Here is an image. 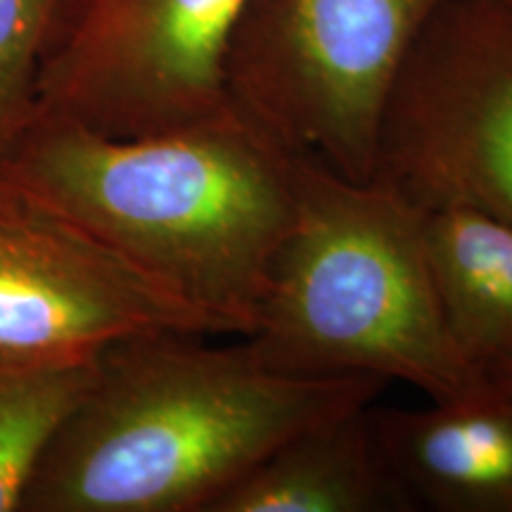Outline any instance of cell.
Returning a JSON list of instances; mask_svg holds the SVG:
<instances>
[{
  "label": "cell",
  "instance_id": "6da1fadb",
  "mask_svg": "<svg viewBox=\"0 0 512 512\" xmlns=\"http://www.w3.org/2000/svg\"><path fill=\"white\" fill-rule=\"evenodd\" d=\"M0 185L240 337L259 325L294 211L292 155L235 110L138 138L34 112L0 152Z\"/></svg>",
  "mask_w": 512,
  "mask_h": 512
},
{
  "label": "cell",
  "instance_id": "7a4b0ae2",
  "mask_svg": "<svg viewBox=\"0 0 512 512\" xmlns=\"http://www.w3.org/2000/svg\"><path fill=\"white\" fill-rule=\"evenodd\" d=\"M387 380L299 377L247 342L152 332L98 356L19 512H209L294 434L373 403Z\"/></svg>",
  "mask_w": 512,
  "mask_h": 512
},
{
  "label": "cell",
  "instance_id": "3957f363",
  "mask_svg": "<svg viewBox=\"0 0 512 512\" xmlns=\"http://www.w3.org/2000/svg\"><path fill=\"white\" fill-rule=\"evenodd\" d=\"M292 188L290 230L245 337L254 356L287 375L408 382L430 401L484 384L441 313L413 204L302 155Z\"/></svg>",
  "mask_w": 512,
  "mask_h": 512
},
{
  "label": "cell",
  "instance_id": "277c9868",
  "mask_svg": "<svg viewBox=\"0 0 512 512\" xmlns=\"http://www.w3.org/2000/svg\"><path fill=\"white\" fill-rule=\"evenodd\" d=\"M446 0H252L226 60L233 110L290 155L375 176L384 114Z\"/></svg>",
  "mask_w": 512,
  "mask_h": 512
},
{
  "label": "cell",
  "instance_id": "5b68a950",
  "mask_svg": "<svg viewBox=\"0 0 512 512\" xmlns=\"http://www.w3.org/2000/svg\"><path fill=\"white\" fill-rule=\"evenodd\" d=\"M252 0H64L34 112L110 138L176 131L233 110L230 41Z\"/></svg>",
  "mask_w": 512,
  "mask_h": 512
},
{
  "label": "cell",
  "instance_id": "8992f818",
  "mask_svg": "<svg viewBox=\"0 0 512 512\" xmlns=\"http://www.w3.org/2000/svg\"><path fill=\"white\" fill-rule=\"evenodd\" d=\"M415 207L467 204L512 223V8L446 0L384 114L375 176Z\"/></svg>",
  "mask_w": 512,
  "mask_h": 512
},
{
  "label": "cell",
  "instance_id": "52a82bcc",
  "mask_svg": "<svg viewBox=\"0 0 512 512\" xmlns=\"http://www.w3.org/2000/svg\"><path fill=\"white\" fill-rule=\"evenodd\" d=\"M152 332L219 335L114 249L0 185V366L95 361Z\"/></svg>",
  "mask_w": 512,
  "mask_h": 512
},
{
  "label": "cell",
  "instance_id": "ba28073f",
  "mask_svg": "<svg viewBox=\"0 0 512 512\" xmlns=\"http://www.w3.org/2000/svg\"><path fill=\"white\" fill-rule=\"evenodd\" d=\"M377 448L411 508L512 512V401L486 375L427 408H368Z\"/></svg>",
  "mask_w": 512,
  "mask_h": 512
},
{
  "label": "cell",
  "instance_id": "9c48e42d",
  "mask_svg": "<svg viewBox=\"0 0 512 512\" xmlns=\"http://www.w3.org/2000/svg\"><path fill=\"white\" fill-rule=\"evenodd\" d=\"M368 408L370 403L294 434L209 512L413 510L380 456Z\"/></svg>",
  "mask_w": 512,
  "mask_h": 512
},
{
  "label": "cell",
  "instance_id": "30bf717a",
  "mask_svg": "<svg viewBox=\"0 0 512 512\" xmlns=\"http://www.w3.org/2000/svg\"><path fill=\"white\" fill-rule=\"evenodd\" d=\"M415 211L448 330L475 366L489 368L512 354V223L467 204Z\"/></svg>",
  "mask_w": 512,
  "mask_h": 512
},
{
  "label": "cell",
  "instance_id": "8fae6325",
  "mask_svg": "<svg viewBox=\"0 0 512 512\" xmlns=\"http://www.w3.org/2000/svg\"><path fill=\"white\" fill-rule=\"evenodd\" d=\"M95 361L0 366V512H19L38 463L95 380Z\"/></svg>",
  "mask_w": 512,
  "mask_h": 512
},
{
  "label": "cell",
  "instance_id": "7c38bea8",
  "mask_svg": "<svg viewBox=\"0 0 512 512\" xmlns=\"http://www.w3.org/2000/svg\"><path fill=\"white\" fill-rule=\"evenodd\" d=\"M64 0H0V152L36 105V81Z\"/></svg>",
  "mask_w": 512,
  "mask_h": 512
},
{
  "label": "cell",
  "instance_id": "4fadbf2b",
  "mask_svg": "<svg viewBox=\"0 0 512 512\" xmlns=\"http://www.w3.org/2000/svg\"><path fill=\"white\" fill-rule=\"evenodd\" d=\"M484 370L486 375H489V380L494 382L496 387L512 401V354L501 358V361L491 363V366Z\"/></svg>",
  "mask_w": 512,
  "mask_h": 512
},
{
  "label": "cell",
  "instance_id": "5bb4252c",
  "mask_svg": "<svg viewBox=\"0 0 512 512\" xmlns=\"http://www.w3.org/2000/svg\"><path fill=\"white\" fill-rule=\"evenodd\" d=\"M503 3H505V5H510V8H512V0H503Z\"/></svg>",
  "mask_w": 512,
  "mask_h": 512
}]
</instances>
